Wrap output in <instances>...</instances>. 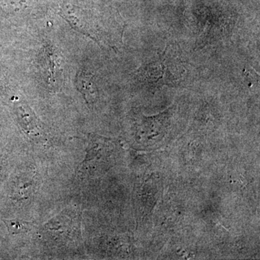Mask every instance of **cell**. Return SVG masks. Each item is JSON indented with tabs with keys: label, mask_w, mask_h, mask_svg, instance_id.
Returning <instances> with one entry per match:
<instances>
[{
	"label": "cell",
	"mask_w": 260,
	"mask_h": 260,
	"mask_svg": "<svg viewBox=\"0 0 260 260\" xmlns=\"http://www.w3.org/2000/svg\"><path fill=\"white\" fill-rule=\"evenodd\" d=\"M185 69L177 47L169 44L156 60L147 63L137 72V77L149 88L160 89L180 81Z\"/></svg>",
	"instance_id": "1"
},
{
	"label": "cell",
	"mask_w": 260,
	"mask_h": 260,
	"mask_svg": "<svg viewBox=\"0 0 260 260\" xmlns=\"http://www.w3.org/2000/svg\"><path fill=\"white\" fill-rule=\"evenodd\" d=\"M75 85L88 105H93L96 102L98 96L97 88L94 81L93 75L85 70H80L77 74Z\"/></svg>",
	"instance_id": "2"
},
{
	"label": "cell",
	"mask_w": 260,
	"mask_h": 260,
	"mask_svg": "<svg viewBox=\"0 0 260 260\" xmlns=\"http://www.w3.org/2000/svg\"><path fill=\"white\" fill-rule=\"evenodd\" d=\"M19 124L27 135H36L42 129L40 121L26 104H19L15 109Z\"/></svg>",
	"instance_id": "3"
},
{
	"label": "cell",
	"mask_w": 260,
	"mask_h": 260,
	"mask_svg": "<svg viewBox=\"0 0 260 260\" xmlns=\"http://www.w3.org/2000/svg\"><path fill=\"white\" fill-rule=\"evenodd\" d=\"M8 232L10 234H21L30 232L32 227V224L30 222L24 221L20 219H6L3 220Z\"/></svg>",
	"instance_id": "4"
}]
</instances>
